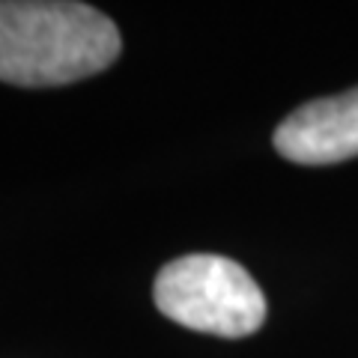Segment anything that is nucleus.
Segmentation results:
<instances>
[{
  "label": "nucleus",
  "mask_w": 358,
  "mask_h": 358,
  "mask_svg": "<svg viewBox=\"0 0 358 358\" xmlns=\"http://www.w3.org/2000/svg\"><path fill=\"white\" fill-rule=\"evenodd\" d=\"M275 150L296 164H338L358 155V87L296 108L275 129Z\"/></svg>",
  "instance_id": "nucleus-3"
},
{
  "label": "nucleus",
  "mask_w": 358,
  "mask_h": 358,
  "mask_svg": "<svg viewBox=\"0 0 358 358\" xmlns=\"http://www.w3.org/2000/svg\"><path fill=\"white\" fill-rule=\"evenodd\" d=\"M122 39L105 13L72 0H0V81L63 87L105 72Z\"/></svg>",
  "instance_id": "nucleus-1"
},
{
  "label": "nucleus",
  "mask_w": 358,
  "mask_h": 358,
  "mask_svg": "<svg viewBox=\"0 0 358 358\" xmlns=\"http://www.w3.org/2000/svg\"><path fill=\"white\" fill-rule=\"evenodd\" d=\"M152 299L167 320L185 329L248 338L266 320V296L230 257L188 254L155 275Z\"/></svg>",
  "instance_id": "nucleus-2"
}]
</instances>
